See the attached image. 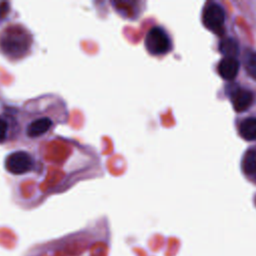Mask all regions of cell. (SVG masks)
Masks as SVG:
<instances>
[{
	"instance_id": "6da1fadb",
	"label": "cell",
	"mask_w": 256,
	"mask_h": 256,
	"mask_svg": "<svg viewBox=\"0 0 256 256\" xmlns=\"http://www.w3.org/2000/svg\"><path fill=\"white\" fill-rule=\"evenodd\" d=\"M14 126L15 143L35 144L49 136L57 125L67 121L68 111L57 95L47 94L10 108Z\"/></svg>"
},
{
	"instance_id": "7a4b0ae2",
	"label": "cell",
	"mask_w": 256,
	"mask_h": 256,
	"mask_svg": "<svg viewBox=\"0 0 256 256\" xmlns=\"http://www.w3.org/2000/svg\"><path fill=\"white\" fill-rule=\"evenodd\" d=\"M12 45L4 54L8 55L7 57H14L16 59V50L15 44L18 51V55L22 57L26 54L27 49L31 45V36L29 33L24 32L23 28L13 27L5 29L0 35V48L1 50L5 49L9 45Z\"/></svg>"
},
{
	"instance_id": "3957f363",
	"label": "cell",
	"mask_w": 256,
	"mask_h": 256,
	"mask_svg": "<svg viewBox=\"0 0 256 256\" xmlns=\"http://www.w3.org/2000/svg\"><path fill=\"white\" fill-rule=\"evenodd\" d=\"M4 165L8 173L16 176H22L36 171L37 159L31 151L20 149L8 153L5 158Z\"/></svg>"
},
{
	"instance_id": "277c9868",
	"label": "cell",
	"mask_w": 256,
	"mask_h": 256,
	"mask_svg": "<svg viewBox=\"0 0 256 256\" xmlns=\"http://www.w3.org/2000/svg\"><path fill=\"white\" fill-rule=\"evenodd\" d=\"M145 47L152 55H164L171 49V40L163 28L154 26L146 34Z\"/></svg>"
},
{
	"instance_id": "5b68a950",
	"label": "cell",
	"mask_w": 256,
	"mask_h": 256,
	"mask_svg": "<svg viewBox=\"0 0 256 256\" xmlns=\"http://www.w3.org/2000/svg\"><path fill=\"white\" fill-rule=\"evenodd\" d=\"M225 21V11L218 3H210L204 10L203 23L211 31L219 32L222 30Z\"/></svg>"
},
{
	"instance_id": "8992f818",
	"label": "cell",
	"mask_w": 256,
	"mask_h": 256,
	"mask_svg": "<svg viewBox=\"0 0 256 256\" xmlns=\"http://www.w3.org/2000/svg\"><path fill=\"white\" fill-rule=\"evenodd\" d=\"M229 96L233 108L237 112H242L250 108L255 99L252 91L237 86L229 89Z\"/></svg>"
},
{
	"instance_id": "52a82bcc",
	"label": "cell",
	"mask_w": 256,
	"mask_h": 256,
	"mask_svg": "<svg viewBox=\"0 0 256 256\" xmlns=\"http://www.w3.org/2000/svg\"><path fill=\"white\" fill-rule=\"evenodd\" d=\"M15 142V127L10 109L0 112V145Z\"/></svg>"
},
{
	"instance_id": "ba28073f",
	"label": "cell",
	"mask_w": 256,
	"mask_h": 256,
	"mask_svg": "<svg viewBox=\"0 0 256 256\" xmlns=\"http://www.w3.org/2000/svg\"><path fill=\"white\" fill-rule=\"evenodd\" d=\"M239 68H240V64L236 58L224 57L219 62L218 72L222 78L226 80H232L237 76Z\"/></svg>"
},
{
	"instance_id": "9c48e42d",
	"label": "cell",
	"mask_w": 256,
	"mask_h": 256,
	"mask_svg": "<svg viewBox=\"0 0 256 256\" xmlns=\"http://www.w3.org/2000/svg\"><path fill=\"white\" fill-rule=\"evenodd\" d=\"M241 137L247 141L256 140V117H248L244 119L239 126Z\"/></svg>"
},
{
	"instance_id": "30bf717a",
	"label": "cell",
	"mask_w": 256,
	"mask_h": 256,
	"mask_svg": "<svg viewBox=\"0 0 256 256\" xmlns=\"http://www.w3.org/2000/svg\"><path fill=\"white\" fill-rule=\"evenodd\" d=\"M242 169L247 175L256 174V147L249 148L243 156Z\"/></svg>"
},
{
	"instance_id": "8fae6325",
	"label": "cell",
	"mask_w": 256,
	"mask_h": 256,
	"mask_svg": "<svg viewBox=\"0 0 256 256\" xmlns=\"http://www.w3.org/2000/svg\"><path fill=\"white\" fill-rule=\"evenodd\" d=\"M219 50L225 57L236 58L239 53V46L235 39L226 38L219 43Z\"/></svg>"
},
{
	"instance_id": "7c38bea8",
	"label": "cell",
	"mask_w": 256,
	"mask_h": 256,
	"mask_svg": "<svg viewBox=\"0 0 256 256\" xmlns=\"http://www.w3.org/2000/svg\"><path fill=\"white\" fill-rule=\"evenodd\" d=\"M245 67L248 74L256 80V52L248 51L245 57Z\"/></svg>"
}]
</instances>
